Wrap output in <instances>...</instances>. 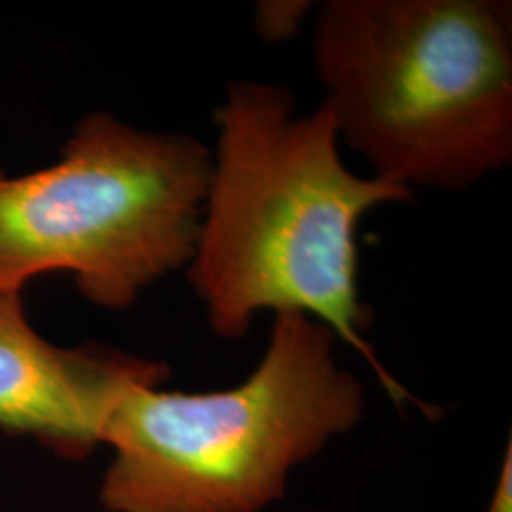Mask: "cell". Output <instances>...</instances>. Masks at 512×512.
<instances>
[{
  "label": "cell",
  "mask_w": 512,
  "mask_h": 512,
  "mask_svg": "<svg viewBox=\"0 0 512 512\" xmlns=\"http://www.w3.org/2000/svg\"><path fill=\"white\" fill-rule=\"evenodd\" d=\"M215 126L186 266L211 330L239 342L262 311L308 315L365 359L399 408L414 404L437 418L442 410L416 399L370 346L372 310L359 291L361 220L382 205L414 202V192L349 171L327 110L302 114L285 86L230 82Z\"/></svg>",
  "instance_id": "6da1fadb"
},
{
  "label": "cell",
  "mask_w": 512,
  "mask_h": 512,
  "mask_svg": "<svg viewBox=\"0 0 512 512\" xmlns=\"http://www.w3.org/2000/svg\"><path fill=\"white\" fill-rule=\"evenodd\" d=\"M311 50L319 107L374 177L463 192L511 164L509 0H325Z\"/></svg>",
  "instance_id": "7a4b0ae2"
},
{
  "label": "cell",
  "mask_w": 512,
  "mask_h": 512,
  "mask_svg": "<svg viewBox=\"0 0 512 512\" xmlns=\"http://www.w3.org/2000/svg\"><path fill=\"white\" fill-rule=\"evenodd\" d=\"M336 336L308 315L275 313L241 384L202 391L131 387L110 412L109 512H260L294 469L365 416V387L338 365Z\"/></svg>",
  "instance_id": "3957f363"
},
{
  "label": "cell",
  "mask_w": 512,
  "mask_h": 512,
  "mask_svg": "<svg viewBox=\"0 0 512 512\" xmlns=\"http://www.w3.org/2000/svg\"><path fill=\"white\" fill-rule=\"evenodd\" d=\"M211 150L186 133L86 114L44 169H0V293L73 275L103 310H128L186 270L202 220Z\"/></svg>",
  "instance_id": "277c9868"
},
{
  "label": "cell",
  "mask_w": 512,
  "mask_h": 512,
  "mask_svg": "<svg viewBox=\"0 0 512 512\" xmlns=\"http://www.w3.org/2000/svg\"><path fill=\"white\" fill-rule=\"evenodd\" d=\"M169 376L160 361L107 346H55L29 323L21 294L0 293V429L8 435L33 437L61 458H88L122 395Z\"/></svg>",
  "instance_id": "5b68a950"
},
{
  "label": "cell",
  "mask_w": 512,
  "mask_h": 512,
  "mask_svg": "<svg viewBox=\"0 0 512 512\" xmlns=\"http://www.w3.org/2000/svg\"><path fill=\"white\" fill-rule=\"evenodd\" d=\"M310 2H262L256 8V29L262 40L279 42L296 35Z\"/></svg>",
  "instance_id": "8992f818"
},
{
  "label": "cell",
  "mask_w": 512,
  "mask_h": 512,
  "mask_svg": "<svg viewBox=\"0 0 512 512\" xmlns=\"http://www.w3.org/2000/svg\"><path fill=\"white\" fill-rule=\"evenodd\" d=\"M486 512H512V442H507L501 459L494 495Z\"/></svg>",
  "instance_id": "52a82bcc"
}]
</instances>
